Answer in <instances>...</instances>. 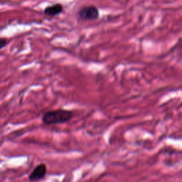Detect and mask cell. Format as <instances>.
<instances>
[{"label":"cell","instance_id":"1","mask_svg":"<svg viewBox=\"0 0 182 182\" xmlns=\"http://www.w3.org/2000/svg\"><path fill=\"white\" fill-rule=\"evenodd\" d=\"M73 117V113L71 110L65 109H57L50 110L43 115L42 122L46 125H54L66 123Z\"/></svg>","mask_w":182,"mask_h":182},{"label":"cell","instance_id":"3","mask_svg":"<svg viewBox=\"0 0 182 182\" xmlns=\"http://www.w3.org/2000/svg\"><path fill=\"white\" fill-rule=\"evenodd\" d=\"M47 173L46 164H40L33 169L29 176V180L31 182H36L44 179Z\"/></svg>","mask_w":182,"mask_h":182},{"label":"cell","instance_id":"2","mask_svg":"<svg viewBox=\"0 0 182 182\" xmlns=\"http://www.w3.org/2000/svg\"><path fill=\"white\" fill-rule=\"evenodd\" d=\"M77 17L81 21H95L100 17L99 9L93 5L83 6L78 9Z\"/></svg>","mask_w":182,"mask_h":182},{"label":"cell","instance_id":"4","mask_svg":"<svg viewBox=\"0 0 182 182\" xmlns=\"http://www.w3.org/2000/svg\"><path fill=\"white\" fill-rule=\"evenodd\" d=\"M63 11V7L61 4L56 3L45 8L44 14L47 17H54L60 14Z\"/></svg>","mask_w":182,"mask_h":182},{"label":"cell","instance_id":"5","mask_svg":"<svg viewBox=\"0 0 182 182\" xmlns=\"http://www.w3.org/2000/svg\"><path fill=\"white\" fill-rule=\"evenodd\" d=\"M7 44V42L5 39H2V38L0 39V49H2V48H4V47H5Z\"/></svg>","mask_w":182,"mask_h":182}]
</instances>
